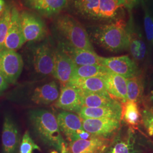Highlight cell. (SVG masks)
Wrapping results in <instances>:
<instances>
[{
	"label": "cell",
	"mask_w": 153,
	"mask_h": 153,
	"mask_svg": "<svg viewBox=\"0 0 153 153\" xmlns=\"http://www.w3.org/2000/svg\"><path fill=\"white\" fill-rule=\"evenodd\" d=\"M28 119L33 131L45 144L60 153H65L69 150L57 118L52 112L46 109H33L28 113Z\"/></svg>",
	"instance_id": "6da1fadb"
},
{
	"label": "cell",
	"mask_w": 153,
	"mask_h": 153,
	"mask_svg": "<svg viewBox=\"0 0 153 153\" xmlns=\"http://www.w3.org/2000/svg\"><path fill=\"white\" fill-rule=\"evenodd\" d=\"M92 38L97 44L112 52H119L129 48V35L126 23L123 19L99 26L93 31Z\"/></svg>",
	"instance_id": "7a4b0ae2"
},
{
	"label": "cell",
	"mask_w": 153,
	"mask_h": 153,
	"mask_svg": "<svg viewBox=\"0 0 153 153\" xmlns=\"http://www.w3.org/2000/svg\"><path fill=\"white\" fill-rule=\"evenodd\" d=\"M55 27L63 40L61 43L78 49L94 52L85 28L73 17L68 14L59 16L55 21Z\"/></svg>",
	"instance_id": "3957f363"
},
{
	"label": "cell",
	"mask_w": 153,
	"mask_h": 153,
	"mask_svg": "<svg viewBox=\"0 0 153 153\" xmlns=\"http://www.w3.org/2000/svg\"><path fill=\"white\" fill-rule=\"evenodd\" d=\"M145 150V144L136 129L123 126L112 138L104 153H143Z\"/></svg>",
	"instance_id": "277c9868"
},
{
	"label": "cell",
	"mask_w": 153,
	"mask_h": 153,
	"mask_svg": "<svg viewBox=\"0 0 153 153\" xmlns=\"http://www.w3.org/2000/svg\"><path fill=\"white\" fill-rule=\"evenodd\" d=\"M23 68L22 56L16 51L2 49L0 51V73L10 84H14Z\"/></svg>",
	"instance_id": "5b68a950"
},
{
	"label": "cell",
	"mask_w": 153,
	"mask_h": 153,
	"mask_svg": "<svg viewBox=\"0 0 153 153\" xmlns=\"http://www.w3.org/2000/svg\"><path fill=\"white\" fill-rule=\"evenodd\" d=\"M55 49L48 40L33 49V64L36 71L44 76L53 75L55 66Z\"/></svg>",
	"instance_id": "8992f818"
},
{
	"label": "cell",
	"mask_w": 153,
	"mask_h": 153,
	"mask_svg": "<svg viewBox=\"0 0 153 153\" xmlns=\"http://www.w3.org/2000/svg\"><path fill=\"white\" fill-rule=\"evenodd\" d=\"M20 21L26 42L40 41L47 35V28L44 22L33 13L22 11L20 13Z\"/></svg>",
	"instance_id": "52a82bcc"
},
{
	"label": "cell",
	"mask_w": 153,
	"mask_h": 153,
	"mask_svg": "<svg viewBox=\"0 0 153 153\" xmlns=\"http://www.w3.org/2000/svg\"><path fill=\"white\" fill-rule=\"evenodd\" d=\"M82 123L85 131L106 139H112L121 126L120 121L109 119H82Z\"/></svg>",
	"instance_id": "ba28073f"
},
{
	"label": "cell",
	"mask_w": 153,
	"mask_h": 153,
	"mask_svg": "<svg viewBox=\"0 0 153 153\" xmlns=\"http://www.w3.org/2000/svg\"><path fill=\"white\" fill-rule=\"evenodd\" d=\"M1 141L2 153H16L20 143V132L14 117L7 112L4 116Z\"/></svg>",
	"instance_id": "9c48e42d"
},
{
	"label": "cell",
	"mask_w": 153,
	"mask_h": 153,
	"mask_svg": "<svg viewBox=\"0 0 153 153\" xmlns=\"http://www.w3.org/2000/svg\"><path fill=\"white\" fill-rule=\"evenodd\" d=\"M76 65L70 57L58 45L55 49V66L53 76L62 86L68 85L71 81Z\"/></svg>",
	"instance_id": "30bf717a"
},
{
	"label": "cell",
	"mask_w": 153,
	"mask_h": 153,
	"mask_svg": "<svg viewBox=\"0 0 153 153\" xmlns=\"http://www.w3.org/2000/svg\"><path fill=\"white\" fill-rule=\"evenodd\" d=\"M100 65L126 78L138 75V69L136 63L128 56L101 58Z\"/></svg>",
	"instance_id": "8fae6325"
},
{
	"label": "cell",
	"mask_w": 153,
	"mask_h": 153,
	"mask_svg": "<svg viewBox=\"0 0 153 153\" xmlns=\"http://www.w3.org/2000/svg\"><path fill=\"white\" fill-rule=\"evenodd\" d=\"M25 42L20 21V13L16 7H13L10 25L3 49L16 51L21 48Z\"/></svg>",
	"instance_id": "7c38bea8"
},
{
	"label": "cell",
	"mask_w": 153,
	"mask_h": 153,
	"mask_svg": "<svg viewBox=\"0 0 153 153\" xmlns=\"http://www.w3.org/2000/svg\"><path fill=\"white\" fill-rule=\"evenodd\" d=\"M58 125L66 139L69 142L78 140V135L83 130L82 119L79 115L68 111H62L57 116Z\"/></svg>",
	"instance_id": "4fadbf2b"
},
{
	"label": "cell",
	"mask_w": 153,
	"mask_h": 153,
	"mask_svg": "<svg viewBox=\"0 0 153 153\" xmlns=\"http://www.w3.org/2000/svg\"><path fill=\"white\" fill-rule=\"evenodd\" d=\"M105 88L109 95L123 103L128 100L126 79L108 69L102 76Z\"/></svg>",
	"instance_id": "5bb4252c"
},
{
	"label": "cell",
	"mask_w": 153,
	"mask_h": 153,
	"mask_svg": "<svg viewBox=\"0 0 153 153\" xmlns=\"http://www.w3.org/2000/svg\"><path fill=\"white\" fill-rule=\"evenodd\" d=\"M55 106L65 111L78 114L82 107L79 91L70 85L62 86L60 94L56 100Z\"/></svg>",
	"instance_id": "9a60e30c"
},
{
	"label": "cell",
	"mask_w": 153,
	"mask_h": 153,
	"mask_svg": "<svg viewBox=\"0 0 153 153\" xmlns=\"http://www.w3.org/2000/svg\"><path fill=\"white\" fill-rule=\"evenodd\" d=\"M59 45L76 66L100 65L102 57L97 55L95 51L78 49L62 43Z\"/></svg>",
	"instance_id": "2e32d148"
},
{
	"label": "cell",
	"mask_w": 153,
	"mask_h": 153,
	"mask_svg": "<svg viewBox=\"0 0 153 153\" xmlns=\"http://www.w3.org/2000/svg\"><path fill=\"white\" fill-rule=\"evenodd\" d=\"M111 140L98 137L88 140L79 139L70 142L68 148L71 153H94L106 149Z\"/></svg>",
	"instance_id": "e0dca14e"
},
{
	"label": "cell",
	"mask_w": 153,
	"mask_h": 153,
	"mask_svg": "<svg viewBox=\"0 0 153 153\" xmlns=\"http://www.w3.org/2000/svg\"><path fill=\"white\" fill-rule=\"evenodd\" d=\"M122 105L89 108L82 107L78 114L82 119H109L121 120Z\"/></svg>",
	"instance_id": "ac0fdd59"
},
{
	"label": "cell",
	"mask_w": 153,
	"mask_h": 153,
	"mask_svg": "<svg viewBox=\"0 0 153 153\" xmlns=\"http://www.w3.org/2000/svg\"><path fill=\"white\" fill-rule=\"evenodd\" d=\"M28 7L44 16H52L61 11L68 0H24Z\"/></svg>",
	"instance_id": "d6986e66"
},
{
	"label": "cell",
	"mask_w": 153,
	"mask_h": 153,
	"mask_svg": "<svg viewBox=\"0 0 153 153\" xmlns=\"http://www.w3.org/2000/svg\"><path fill=\"white\" fill-rule=\"evenodd\" d=\"M59 87L55 81L47 83L36 88L33 91L31 100L38 105H49L59 97Z\"/></svg>",
	"instance_id": "ffe728a7"
},
{
	"label": "cell",
	"mask_w": 153,
	"mask_h": 153,
	"mask_svg": "<svg viewBox=\"0 0 153 153\" xmlns=\"http://www.w3.org/2000/svg\"><path fill=\"white\" fill-rule=\"evenodd\" d=\"M68 85L76 88L79 91L86 93H95L109 95L103 79L100 76L88 78L72 79Z\"/></svg>",
	"instance_id": "44dd1931"
},
{
	"label": "cell",
	"mask_w": 153,
	"mask_h": 153,
	"mask_svg": "<svg viewBox=\"0 0 153 153\" xmlns=\"http://www.w3.org/2000/svg\"><path fill=\"white\" fill-rule=\"evenodd\" d=\"M82 107L89 108L113 107L120 104L110 95H105L95 93H83L79 91Z\"/></svg>",
	"instance_id": "7402d4cb"
},
{
	"label": "cell",
	"mask_w": 153,
	"mask_h": 153,
	"mask_svg": "<svg viewBox=\"0 0 153 153\" xmlns=\"http://www.w3.org/2000/svg\"><path fill=\"white\" fill-rule=\"evenodd\" d=\"M121 120L126 126L137 129L139 125L142 123V115L140 113L138 103L127 100L122 105Z\"/></svg>",
	"instance_id": "603a6c76"
},
{
	"label": "cell",
	"mask_w": 153,
	"mask_h": 153,
	"mask_svg": "<svg viewBox=\"0 0 153 153\" xmlns=\"http://www.w3.org/2000/svg\"><path fill=\"white\" fill-rule=\"evenodd\" d=\"M127 31L129 35V48L133 58L137 60H141L146 55V45L142 40L140 34L129 26Z\"/></svg>",
	"instance_id": "cb8c5ba5"
},
{
	"label": "cell",
	"mask_w": 153,
	"mask_h": 153,
	"mask_svg": "<svg viewBox=\"0 0 153 153\" xmlns=\"http://www.w3.org/2000/svg\"><path fill=\"white\" fill-rule=\"evenodd\" d=\"M99 0H76L74 6L76 11L83 16L99 18Z\"/></svg>",
	"instance_id": "d4e9b609"
},
{
	"label": "cell",
	"mask_w": 153,
	"mask_h": 153,
	"mask_svg": "<svg viewBox=\"0 0 153 153\" xmlns=\"http://www.w3.org/2000/svg\"><path fill=\"white\" fill-rule=\"evenodd\" d=\"M126 79L128 100L138 103L141 101L143 92V85L141 77L133 76Z\"/></svg>",
	"instance_id": "484cf974"
},
{
	"label": "cell",
	"mask_w": 153,
	"mask_h": 153,
	"mask_svg": "<svg viewBox=\"0 0 153 153\" xmlns=\"http://www.w3.org/2000/svg\"><path fill=\"white\" fill-rule=\"evenodd\" d=\"M107 71V68L100 65L76 66L72 79L101 76Z\"/></svg>",
	"instance_id": "4316f807"
},
{
	"label": "cell",
	"mask_w": 153,
	"mask_h": 153,
	"mask_svg": "<svg viewBox=\"0 0 153 153\" xmlns=\"http://www.w3.org/2000/svg\"><path fill=\"white\" fill-rule=\"evenodd\" d=\"M122 6L116 0H99V18L109 19L115 18Z\"/></svg>",
	"instance_id": "83f0119b"
},
{
	"label": "cell",
	"mask_w": 153,
	"mask_h": 153,
	"mask_svg": "<svg viewBox=\"0 0 153 153\" xmlns=\"http://www.w3.org/2000/svg\"><path fill=\"white\" fill-rule=\"evenodd\" d=\"M11 10L10 6L6 5L5 9L0 16V51L3 49L8 31L11 18Z\"/></svg>",
	"instance_id": "f1b7e54d"
},
{
	"label": "cell",
	"mask_w": 153,
	"mask_h": 153,
	"mask_svg": "<svg viewBox=\"0 0 153 153\" xmlns=\"http://www.w3.org/2000/svg\"><path fill=\"white\" fill-rule=\"evenodd\" d=\"M35 149L40 150V148L33 141L28 131H26L22 137L20 146V153H32Z\"/></svg>",
	"instance_id": "f546056e"
},
{
	"label": "cell",
	"mask_w": 153,
	"mask_h": 153,
	"mask_svg": "<svg viewBox=\"0 0 153 153\" xmlns=\"http://www.w3.org/2000/svg\"><path fill=\"white\" fill-rule=\"evenodd\" d=\"M144 26L147 39L152 42L153 40V19L146 7H145Z\"/></svg>",
	"instance_id": "4dcf8cb0"
},
{
	"label": "cell",
	"mask_w": 153,
	"mask_h": 153,
	"mask_svg": "<svg viewBox=\"0 0 153 153\" xmlns=\"http://www.w3.org/2000/svg\"><path fill=\"white\" fill-rule=\"evenodd\" d=\"M142 122L150 136L153 137V112L148 109L142 111Z\"/></svg>",
	"instance_id": "1f68e13d"
},
{
	"label": "cell",
	"mask_w": 153,
	"mask_h": 153,
	"mask_svg": "<svg viewBox=\"0 0 153 153\" xmlns=\"http://www.w3.org/2000/svg\"><path fill=\"white\" fill-rule=\"evenodd\" d=\"M143 104L145 109L153 112V91L145 97L144 100H143Z\"/></svg>",
	"instance_id": "d6a6232c"
},
{
	"label": "cell",
	"mask_w": 153,
	"mask_h": 153,
	"mask_svg": "<svg viewBox=\"0 0 153 153\" xmlns=\"http://www.w3.org/2000/svg\"><path fill=\"white\" fill-rule=\"evenodd\" d=\"M9 84L6 81L4 77L0 73V97H1L8 88Z\"/></svg>",
	"instance_id": "836d02e7"
},
{
	"label": "cell",
	"mask_w": 153,
	"mask_h": 153,
	"mask_svg": "<svg viewBox=\"0 0 153 153\" xmlns=\"http://www.w3.org/2000/svg\"><path fill=\"white\" fill-rule=\"evenodd\" d=\"M141 0H123V5L129 9H131L133 7L138 4Z\"/></svg>",
	"instance_id": "e575fe53"
},
{
	"label": "cell",
	"mask_w": 153,
	"mask_h": 153,
	"mask_svg": "<svg viewBox=\"0 0 153 153\" xmlns=\"http://www.w3.org/2000/svg\"><path fill=\"white\" fill-rule=\"evenodd\" d=\"M5 0H0V13H2L5 8Z\"/></svg>",
	"instance_id": "d590c367"
},
{
	"label": "cell",
	"mask_w": 153,
	"mask_h": 153,
	"mask_svg": "<svg viewBox=\"0 0 153 153\" xmlns=\"http://www.w3.org/2000/svg\"><path fill=\"white\" fill-rule=\"evenodd\" d=\"M105 149H103V150H99V151H98V152H95V153H104Z\"/></svg>",
	"instance_id": "8d00e7d4"
},
{
	"label": "cell",
	"mask_w": 153,
	"mask_h": 153,
	"mask_svg": "<svg viewBox=\"0 0 153 153\" xmlns=\"http://www.w3.org/2000/svg\"><path fill=\"white\" fill-rule=\"evenodd\" d=\"M116 1H117L120 4H121V5H123V3H122V1H123V0H116ZM124 6V5H123Z\"/></svg>",
	"instance_id": "74e56055"
},
{
	"label": "cell",
	"mask_w": 153,
	"mask_h": 153,
	"mask_svg": "<svg viewBox=\"0 0 153 153\" xmlns=\"http://www.w3.org/2000/svg\"><path fill=\"white\" fill-rule=\"evenodd\" d=\"M65 153H71V152H70V151H69V150H68V152H67Z\"/></svg>",
	"instance_id": "f35d334b"
},
{
	"label": "cell",
	"mask_w": 153,
	"mask_h": 153,
	"mask_svg": "<svg viewBox=\"0 0 153 153\" xmlns=\"http://www.w3.org/2000/svg\"><path fill=\"white\" fill-rule=\"evenodd\" d=\"M1 14H2V13H0V16H1Z\"/></svg>",
	"instance_id": "ab89813d"
}]
</instances>
